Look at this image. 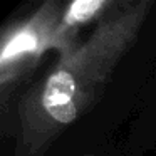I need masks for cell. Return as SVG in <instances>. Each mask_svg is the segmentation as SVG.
<instances>
[{
    "label": "cell",
    "instance_id": "obj_2",
    "mask_svg": "<svg viewBox=\"0 0 156 156\" xmlns=\"http://www.w3.org/2000/svg\"><path fill=\"white\" fill-rule=\"evenodd\" d=\"M66 4L59 0H45L34 12L5 25L0 39V108L2 128L9 121L12 106L25 91L47 52L62 54L57 27ZM14 111V109H12Z\"/></svg>",
    "mask_w": 156,
    "mask_h": 156
},
{
    "label": "cell",
    "instance_id": "obj_1",
    "mask_svg": "<svg viewBox=\"0 0 156 156\" xmlns=\"http://www.w3.org/2000/svg\"><path fill=\"white\" fill-rule=\"evenodd\" d=\"M153 7L151 0H118L86 39L32 82L12 111L14 156H45L47 149L104 96L118 64L131 51Z\"/></svg>",
    "mask_w": 156,
    "mask_h": 156
},
{
    "label": "cell",
    "instance_id": "obj_3",
    "mask_svg": "<svg viewBox=\"0 0 156 156\" xmlns=\"http://www.w3.org/2000/svg\"><path fill=\"white\" fill-rule=\"evenodd\" d=\"M118 5V0H76L66 4L57 27V35L61 41L62 55L71 52L79 44V32L82 27L98 24L106 14Z\"/></svg>",
    "mask_w": 156,
    "mask_h": 156
}]
</instances>
